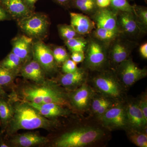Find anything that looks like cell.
<instances>
[{"label":"cell","mask_w":147,"mask_h":147,"mask_svg":"<svg viewBox=\"0 0 147 147\" xmlns=\"http://www.w3.org/2000/svg\"><path fill=\"white\" fill-rule=\"evenodd\" d=\"M96 3L100 8H106L110 5V0H96Z\"/></svg>","instance_id":"cell-37"},{"label":"cell","mask_w":147,"mask_h":147,"mask_svg":"<svg viewBox=\"0 0 147 147\" xmlns=\"http://www.w3.org/2000/svg\"><path fill=\"white\" fill-rule=\"evenodd\" d=\"M6 95V94L3 88L0 86V97L5 98Z\"/></svg>","instance_id":"cell-42"},{"label":"cell","mask_w":147,"mask_h":147,"mask_svg":"<svg viewBox=\"0 0 147 147\" xmlns=\"http://www.w3.org/2000/svg\"><path fill=\"white\" fill-rule=\"evenodd\" d=\"M96 92L87 82L68 94L69 103L80 112L89 110L90 105Z\"/></svg>","instance_id":"cell-7"},{"label":"cell","mask_w":147,"mask_h":147,"mask_svg":"<svg viewBox=\"0 0 147 147\" xmlns=\"http://www.w3.org/2000/svg\"><path fill=\"white\" fill-rule=\"evenodd\" d=\"M120 64L119 80L124 87L131 86L147 76L146 70L139 68L131 60L127 59Z\"/></svg>","instance_id":"cell-8"},{"label":"cell","mask_w":147,"mask_h":147,"mask_svg":"<svg viewBox=\"0 0 147 147\" xmlns=\"http://www.w3.org/2000/svg\"><path fill=\"white\" fill-rule=\"evenodd\" d=\"M103 129L96 127L85 126L66 132L54 142L57 147H84L90 146L104 137Z\"/></svg>","instance_id":"cell-3"},{"label":"cell","mask_w":147,"mask_h":147,"mask_svg":"<svg viewBox=\"0 0 147 147\" xmlns=\"http://www.w3.org/2000/svg\"><path fill=\"white\" fill-rule=\"evenodd\" d=\"M24 87L21 91L22 100L35 104L57 103L63 105L69 103L68 94L53 82H46Z\"/></svg>","instance_id":"cell-2"},{"label":"cell","mask_w":147,"mask_h":147,"mask_svg":"<svg viewBox=\"0 0 147 147\" xmlns=\"http://www.w3.org/2000/svg\"><path fill=\"white\" fill-rule=\"evenodd\" d=\"M13 115V108L11 101L6 100L5 98L0 97V125L1 133H3Z\"/></svg>","instance_id":"cell-20"},{"label":"cell","mask_w":147,"mask_h":147,"mask_svg":"<svg viewBox=\"0 0 147 147\" xmlns=\"http://www.w3.org/2000/svg\"><path fill=\"white\" fill-rule=\"evenodd\" d=\"M24 1L26 3V4L30 7H33L35 3L38 0H24Z\"/></svg>","instance_id":"cell-40"},{"label":"cell","mask_w":147,"mask_h":147,"mask_svg":"<svg viewBox=\"0 0 147 147\" xmlns=\"http://www.w3.org/2000/svg\"><path fill=\"white\" fill-rule=\"evenodd\" d=\"M96 37L101 40H110L114 39L117 34V31L102 28H97L94 32Z\"/></svg>","instance_id":"cell-29"},{"label":"cell","mask_w":147,"mask_h":147,"mask_svg":"<svg viewBox=\"0 0 147 147\" xmlns=\"http://www.w3.org/2000/svg\"><path fill=\"white\" fill-rule=\"evenodd\" d=\"M27 102L36 109L43 117L48 119L64 117L68 115L70 113L69 110L64 107V105L57 103L50 102L44 104H35Z\"/></svg>","instance_id":"cell-13"},{"label":"cell","mask_w":147,"mask_h":147,"mask_svg":"<svg viewBox=\"0 0 147 147\" xmlns=\"http://www.w3.org/2000/svg\"><path fill=\"white\" fill-rule=\"evenodd\" d=\"M106 60V56L101 46L97 42H91L86 58L88 67L92 70L100 69L104 65Z\"/></svg>","instance_id":"cell-12"},{"label":"cell","mask_w":147,"mask_h":147,"mask_svg":"<svg viewBox=\"0 0 147 147\" xmlns=\"http://www.w3.org/2000/svg\"><path fill=\"white\" fill-rule=\"evenodd\" d=\"M140 53L142 57L147 59V42L141 45L139 49Z\"/></svg>","instance_id":"cell-38"},{"label":"cell","mask_w":147,"mask_h":147,"mask_svg":"<svg viewBox=\"0 0 147 147\" xmlns=\"http://www.w3.org/2000/svg\"><path fill=\"white\" fill-rule=\"evenodd\" d=\"M34 59L45 71L51 72L56 68V62L53 52L45 43L41 41L36 42L33 49Z\"/></svg>","instance_id":"cell-10"},{"label":"cell","mask_w":147,"mask_h":147,"mask_svg":"<svg viewBox=\"0 0 147 147\" xmlns=\"http://www.w3.org/2000/svg\"><path fill=\"white\" fill-rule=\"evenodd\" d=\"M125 111L127 129L146 131L147 121L139 108L138 100H131L127 102L125 105Z\"/></svg>","instance_id":"cell-9"},{"label":"cell","mask_w":147,"mask_h":147,"mask_svg":"<svg viewBox=\"0 0 147 147\" xmlns=\"http://www.w3.org/2000/svg\"><path fill=\"white\" fill-rule=\"evenodd\" d=\"M95 17L97 28H102L117 31V23L113 11L106 8H100Z\"/></svg>","instance_id":"cell-18"},{"label":"cell","mask_w":147,"mask_h":147,"mask_svg":"<svg viewBox=\"0 0 147 147\" xmlns=\"http://www.w3.org/2000/svg\"><path fill=\"white\" fill-rule=\"evenodd\" d=\"M48 142L46 137L34 132L17 134L9 140L11 145L14 147H30L45 144Z\"/></svg>","instance_id":"cell-11"},{"label":"cell","mask_w":147,"mask_h":147,"mask_svg":"<svg viewBox=\"0 0 147 147\" xmlns=\"http://www.w3.org/2000/svg\"><path fill=\"white\" fill-rule=\"evenodd\" d=\"M55 62L58 63H63L68 59V55L66 50L63 47H56L53 51Z\"/></svg>","instance_id":"cell-32"},{"label":"cell","mask_w":147,"mask_h":147,"mask_svg":"<svg viewBox=\"0 0 147 147\" xmlns=\"http://www.w3.org/2000/svg\"><path fill=\"white\" fill-rule=\"evenodd\" d=\"M98 119L108 129H127L125 105L123 101L117 102Z\"/></svg>","instance_id":"cell-5"},{"label":"cell","mask_w":147,"mask_h":147,"mask_svg":"<svg viewBox=\"0 0 147 147\" xmlns=\"http://www.w3.org/2000/svg\"><path fill=\"white\" fill-rule=\"evenodd\" d=\"M74 3L77 8L84 12H90L97 6L96 0H74Z\"/></svg>","instance_id":"cell-30"},{"label":"cell","mask_w":147,"mask_h":147,"mask_svg":"<svg viewBox=\"0 0 147 147\" xmlns=\"http://www.w3.org/2000/svg\"><path fill=\"white\" fill-rule=\"evenodd\" d=\"M110 5L116 10L134 13V7L127 0H110Z\"/></svg>","instance_id":"cell-28"},{"label":"cell","mask_w":147,"mask_h":147,"mask_svg":"<svg viewBox=\"0 0 147 147\" xmlns=\"http://www.w3.org/2000/svg\"><path fill=\"white\" fill-rule=\"evenodd\" d=\"M11 103L13 117L3 132L7 135H13L21 129H50L56 126L55 122L43 117L28 102L21 100Z\"/></svg>","instance_id":"cell-1"},{"label":"cell","mask_w":147,"mask_h":147,"mask_svg":"<svg viewBox=\"0 0 147 147\" xmlns=\"http://www.w3.org/2000/svg\"><path fill=\"white\" fill-rule=\"evenodd\" d=\"M7 18V15L3 9L0 7V21L5 20Z\"/></svg>","instance_id":"cell-39"},{"label":"cell","mask_w":147,"mask_h":147,"mask_svg":"<svg viewBox=\"0 0 147 147\" xmlns=\"http://www.w3.org/2000/svg\"><path fill=\"white\" fill-rule=\"evenodd\" d=\"M56 1L59 3L61 4H64L68 2L69 0H56Z\"/></svg>","instance_id":"cell-43"},{"label":"cell","mask_w":147,"mask_h":147,"mask_svg":"<svg viewBox=\"0 0 147 147\" xmlns=\"http://www.w3.org/2000/svg\"><path fill=\"white\" fill-rule=\"evenodd\" d=\"M59 30L61 36L66 40L71 39L78 36V34L70 25H60Z\"/></svg>","instance_id":"cell-31"},{"label":"cell","mask_w":147,"mask_h":147,"mask_svg":"<svg viewBox=\"0 0 147 147\" xmlns=\"http://www.w3.org/2000/svg\"><path fill=\"white\" fill-rule=\"evenodd\" d=\"M87 74L83 69H78L71 73H65L61 77L60 84L68 88H79L86 82Z\"/></svg>","instance_id":"cell-17"},{"label":"cell","mask_w":147,"mask_h":147,"mask_svg":"<svg viewBox=\"0 0 147 147\" xmlns=\"http://www.w3.org/2000/svg\"><path fill=\"white\" fill-rule=\"evenodd\" d=\"M0 1L13 17L24 18L30 15V8L24 0H0Z\"/></svg>","instance_id":"cell-19"},{"label":"cell","mask_w":147,"mask_h":147,"mask_svg":"<svg viewBox=\"0 0 147 147\" xmlns=\"http://www.w3.org/2000/svg\"><path fill=\"white\" fill-rule=\"evenodd\" d=\"M32 38L26 35H21L14 38L12 42V50L23 61H27L30 57Z\"/></svg>","instance_id":"cell-15"},{"label":"cell","mask_w":147,"mask_h":147,"mask_svg":"<svg viewBox=\"0 0 147 147\" xmlns=\"http://www.w3.org/2000/svg\"><path fill=\"white\" fill-rule=\"evenodd\" d=\"M145 1H147V0H145Z\"/></svg>","instance_id":"cell-44"},{"label":"cell","mask_w":147,"mask_h":147,"mask_svg":"<svg viewBox=\"0 0 147 147\" xmlns=\"http://www.w3.org/2000/svg\"><path fill=\"white\" fill-rule=\"evenodd\" d=\"M71 26L80 35L88 34L94 27V23L88 16L82 13H70Z\"/></svg>","instance_id":"cell-14"},{"label":"cell","mask_w":147,"mask_h":147,"mask_svg":"<svg viewBox=\"0 0 147 147\" xmlns=\"http://www.w3.org/2000/svg\"><path fill=\"white\" fill-rule=\"evenodd\" d=\"M132 12H123L120 18V22L124 31L129 34H133L138 28L136 18Z\"/></svg>","instance_id":"cell-21"},{"label":"cell","mask_w":147,"mask_h":147,"mask_svg":"<svg viewBox=\"0 0 147 147\" xmlns=\"http://www.w3.org/2000/svg\"><path fill=\"white\" fill-rule=\"evenodd\" d=\"M23 63L21 59L11 52L0 63V65L16 74L21 70Z\"/></svg>","instance_id":"cell-22"},{"label":"cell","mask_w":147,"mask_h":147,"mask_svg":"<svg viewBox=\"0 0 147 147\" xmlns=\"http://www.w3.org/2000/svg\"><path fill=\"white\" fill-rule=\"evenodd\" d=\"M0 147H9L8 145L3 140L2 138L0 136Z\"/></svg>","instance_id":"cell-41"},{"label":"cell","mask_w":147,"mask_h":147,"mask_svg":"<svg viewBox=\"0 0 147 147\" xmlns=\"http://www.w3.org/2000/svg\"><path fill=\"white\" fill-rule=\"evenodd\" d=\"M65 44L71 52L84 51L86 45V40L82 38H74L66 40Z\"/></svg>","instance_id":"cell-25"},{"label":"cell","mask_w":147,"mask_h":147,"mask_svg":"<svg viewBox=\"0 0 147 147\" xmlns=\"http://www.w3.org/2000/svg\"><path fill=\"white\" fill-rule=\"evenodd\" d=\"M71 57V60L76 63L82 62L86 59L84 51L72 52Z\"/></svg>","instance_id":"cell-36"},{"label":"cell","mask_w":147,"mask_h":147,"mask_svg":"<svg viewBox=\"0 0 147 147\" xmlns=\"http://www.w3.org/2000/svg\"><path fill=\"white\" fill-rule=\"evenodd\" d=\"M134 13L139 18V20L141 21L143 24L145 26L147 25V11L146 9L144 7H140L139 6H134Z\"/></svg>","instance_id":"cell-33"},{"label":"cell","mask_w":147,"mask_h":147,"mask_svg":"<svg viewBox=\"0 0 147 147\" xmlns=\"http://www.w3.org/2000/svg\"><path fill=\"white\" fill-rule=\"evenodd\" d=\"M129 141L139 147H147V131L127 129Z\"/></svg>","instance_id":"cell-23"},{"label":"cell","mask_w":147,"mask_h":147,"mask_svg":"<svg viewBox=\"0 0 147 147\" xmlns=\"http://www.w3.org/2000/svg\"><path fill=\"white\" fill-rule=\"evenodd\" d=\"M19 26L21 30L31 37H40L47 32L49 22L43 14L29 15L20 20Z\"/></svg>","instance_id":"cell-6"},{"label":"cell","mask_w":147,"mask_h":147,"mask_svg":"<svg viewBox=\"0 0 147 147\" xmlns=\"http://www.w3.org/2000/svg\"><path fill=\"white\" fill-rule=\"evenodd\" d=\"M92 83L95 92L118 101H123L124 86L113 74L103 73L95 76Z\"/></svg>","instance_id":"cell-4"},{"label":"cell","mask_w":147,"mask_h":147,"mask_svg":"<svg viewBox=\"0 0 147 147\" xmlns=\"http://www.w3.org/2000/svg\"><path fill=\"white\" fill-rule=\"evenodd\" d=\"M128 56V50L124 45L120 43L114 45L111 53V57L114 62L121 63L127 59Z\"/></svg>","instance_id":"cell-24"},{"label":"cell","mask_w":147,"mask_h":147,"mask_svg":"<svg viewBox=\"0 0 147 147\" xmlns=\"http://www.w3.org/2000/svg\"><path fill=\"white\" fill-rule=\"evenodd\" d=\"M76 64L72 60L68 59L63 63V71L65 73H71L76 71L78 69Z\"/></svg>","instance_id":"cell-34"},{"label":"cell","mask_w":147,"mask_h":147,"mask_svg":"<svg viewBox=\"0 0 147 147\" xmlns=\"http://www.w3.org/2000/svg\"><path fill=\"white\" fill-rule=\"evenodd\" d=\"M117 102L119 101L95 93L92 98L89 110L98 119Z\"/></svg>","instance_id":"cell-16"},{"label":"cell","mask_w":147,"mask_h":147,"mask_svg":"<svg viewBox=\"0 0 147 147\" xmlns=\"http://www.w3.org/2000/svg\"><path fill=\"white\" fill-rule=\"evenodd\" d=\"M21 75L24 78L32 80L37 84H42L44 82H42L38 77L29 63L26 64L21 67Z\"/></svg>","instance_id":"cell-26"},{"label":"cell","mask_w":147,"mask_h":147,"mask_svg":"<svg viewBox=\"0 0 147 147\" xmlns=\"http://www.w3.org/2000/svg\"><path fill=\"white\" fill-rule=\"evenodd\" d=\"M16 74L0 65V86L10 85L13 82Z\"/></svg>","instance_id":"cell-27"},{"label":"cell","mask_w":147,"mask_h":147,"mask_svg":"<svg viewBox=\"0 0 147 147\" xmlns=\"http://www.w3.org/2000/svg\"><path fill=\"white\" fill-rule=\"evenodd\" d=\"M139 107L142 110L145 119L147 121V96L146 93L144 94L138 100Z\"/></svg>","instance_id":"cell-35"}]
</instances>
